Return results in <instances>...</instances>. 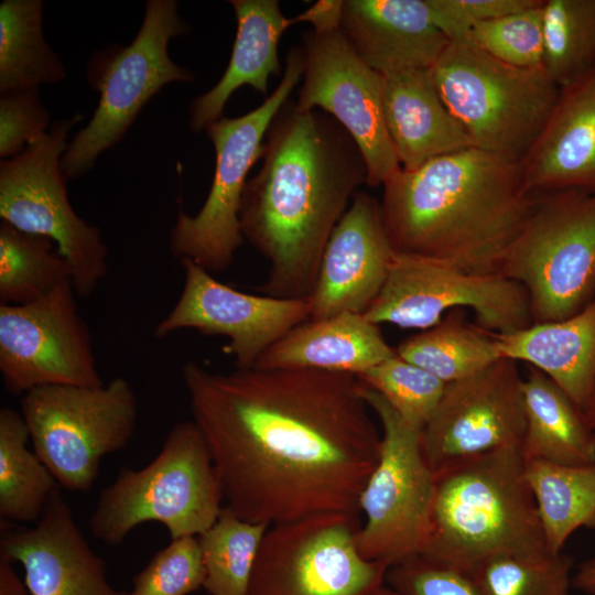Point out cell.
I'll return each mask as SVG.
<instances>
[{
	"instance_id": "cell-1",
	"label": "cell",
	"mask_w": 595,
	"mask_h": 595,
	"mask_svg": "<svg viewBox=\"0 0 595 595\" xmlns=\"http://www.w3.org/2000/svg\"><path fill=\"white\" fill-rule=\"evenodd\" d=\"M225 507L269 527L325 513L361 517L381 431L350 374L313 369L181 371Z\"/></svg>"
},
{
	"instance_id": "cell-2",
	"label": "cell",
	"mask_w": 595,
	"mask_h": 595,
	"mask_svg": "<svg viewBox=\"0 0 595 595\" xmlns=\"http://www.w3.org/2000/svg\"><path fill=\"white\" fill-rule=\"evenodd\" d=\"M259 172L245 185L240 228L269 263L263 295L309 299L332 232L367 167L329 115L284 104L271 122Z\"/></svg>"
},
{
	"instance_id": "cell-3",
	"label": "cell",
	"mask_w": 595,
	"mask_h": 595,
	"mask_svg": "<svg viewBox=\"0 0 595 595\" xmlns=\"http://www.w3.org/2000/svg\"><path fill=\"white\" fill-rule=\"evenodd\" d=\"M382 186L393 252L477 273H499L538 196L523 191L520 161L474 147L400 169Z\"/></svg>"
},
{
	"instance_id": "cell-4",
	"label": "cell",
	"mask_w": 595,
	"mask_h": 595,
	"mask_svg": "<svg viewBox=\"0 0 595 595\" xmlns=\"http://www.w3.org/2000/svg\"><path fill=\"white\" fill-rule=\"evenodd\" d=\"M509 553H551L521 448L502 447L435 469L421 554L468 572L487 558Z\"/></svg>"
},
{
	"instance_id": "cell-5",
	"label": "cell",
	"mask_w": 595,
	"mask_h": 595,
	"mask_svg": "<svg viewBox=\"0 0 595 595\" xmlns=\"http://www.w3.org/2000/svg\"><path fill=\"white\" fill-rule=\"evenodd\" d=\"M223 501L206 442L194 421L185 420L172 426L149 464L119 470L100 491L88 528L108 545L151 521L163 524L171 539L198 537L216 522Z\"/></svg>"
},
{
	"instance_id": "cell-6",
	"label": "cell",
	"mask_w": 595,
	"mask_h": 595,
	"mask_svg": "<svg viewBox=\"0 0 595 595\" xmlns=\"http://www.w3.org/2000/svg\"><path fill=\"white\" fill-rule=\"evenodd\" d=\"M432 73L474 148L520 161L560 96L543 65L506 64L468 41L450 42Z\"/></svg>"
},
{
	"instance_id": "cell-7",
	"label": "cell",
	"mask_w": 595,
	"mask_h": 595,
	"mask_svg": "<svg viewBox=\"0 0 595 595\" xmlns=\"http://www.w3.org/2000/svg\"><path fill=\"white\" fill-rule=\"evenodd\" d=\"M499 273L526 289L533 324L583 310L595 298V191L538 194Z\"/></svg>"
},
{
	"instance_id": "cell-8",
	"label": "cell",
	"mask_w": 595,
	"mask_h": 595,
	"mask_svg": "<svg viewBox=\"0 0 595 595\" xmlns=\"http://www.w3.org/2000/svg\"><path fill=\"white\" fill-rule=\"evenodd\" d=\"M177 8L175 0H148L141 28L130 45L108 46L89 60L87 82L100 98L90 121L74 136L61 159L66 180L91 169L165 85L194 80V74L175 64L167 53L172 37L190 32Z\"/></svg>"
},
{
	"instance_id": "cell-9",
	"label": "cell",
	"mask_w": 595,
	"mask_h": 595,
	"mask_svg": "<svg viewBox=\"0 0 595 595\" xmlns=\"http://www.w3.org/2000/svg\"><path fill=\"white\" fill-rule=\"evenodd\" d=\"M303 73V48L292 47L279 85L259 107L240 117H221L206 127L216 154L212 186L196 215L178 209L170 234L172 256L191 260L212 274L231 266L245 241L239 214L248 172L263 156V138Z\"/></svg>"
},
{
	"instance_id": "cell-10",
	"label": "cell",
	"mask_w": 595,
	"mask_h": 595,
	"mask_svg": "<svg viewBox=\"0 0 595 595\" xmlns=\"http://www.w3.org/2000/svg\"><path fill=\"white\" fill-rule=\"evenodd\" d=\"M20 413L33 451L61 488L89 490L104 457L125 448L138 421L130 382L116 377L99 387L44 386L24 393Z\"/></svg>"
},
{
	"instance_id": "cell-11",
	"label": "cell",
	"mask_w": 595,
	"mask_h": 595,
	"mask_svg": "<svg viewBox=\"0 0 595 595\" xmlns=\"http://www.w3.org/2000/svg\"><path fill=\"white\" fill-rule=\"evenodd\" d=\"M82 120L76 113L14 158L0 163V217L14 228L50 238L72 271L80 298L90 296L108 272V248L100 230L73 209L61 170L68 132Z\"/></svg>"
},
{
	"instance_id": "cell-12",
	"label": "cell",
	"mask_w": 595,
	"mask_h": 595,
	"mask_svg": "<svg viewBox=\"0 0 595 595\" xmlns=\"http://www.w3.org/2000/svg\"><path fill=\"white\" fill-rule=\"evenodd\" d=\"M363 396L379 421L381 443L377 464L360 495L364 521L356 544L365 559L391 566L424 550L434 469L423 451L422 431L405 423L364 382Z\"/></svg>"
},
{
	"instance_id": "cell-13",
	"label": "cell",
	"mask_w": 595,
	"mask_h": 595,
	"mask_svg": "<svg viewBox=\"0 0 595 595\" xmlns=\"http://www.w3.org/2000/svg\"><path fill=\"white\" fill-rule=\"evenodd\" d=\"M361 517L325 513L270 526L249 595H376L389 565L358 551Z\"/></svg>"
},
{
	"instance_id": "cell-14",
	"label": "cell",
	"mask_w": 595,
	"mask_h": 595,
	"mask_svg": "<svg viewBox=\"0 0 595 595\" xmlns=\"http://www.w3.org/2000/svg\"><path fill=\"white\" fill-rule=\"evenodd\" d=\"M455 307L472 309L479 326L493 333L533 324L528 293L520 283L500 273L470 272L396 252L381 291L364 315L377 325L426 329Z\"/></svg>"
},
{
	"instance_id": "cell-15",
	"label": "cell",
	"mask_w": 595,
	"mask_h": 595,
	"mask_svg": "<svg viewBox=\"0 0 595 595\" xmlns=\"http://www.w3.org/2000/svg\"><path fill=\"white\" fill-rule=\"evenodd\" d=\"M72 282L21 305L0 304V372L14 396L44 386L99 387L90 331Z\"/></svg>"
},
{
	"instance_id": "cell-16",
	"label": "cell",
	"mask_w": 595,
	"mask_h": 595,
	"mask_svg": "<svg viewBox=\"0 0 595 595\" xmlns=\"http://www.w3.org/2000/svg\"><path fill=\"white\" fill-rule=\"evenodd\" d=\"M302 48L304 80L296 107L334 118L360 149L366 184L383 185L401 166L386 125L382 75L358 56L339 28L311 30Z\"/></svg>"
},
{
	"instance_id": "cell-17",
	"label": "cell",
	"mask_w": 595,
	"mask_h": 595,
	"mask_svg": "<svg viewBox=\"0 0 595 595\" xmlns=\"http://www.w3.org/2000/svg\"><path fill=\"white\" fill-rule=\"evenodd\" d=\"M522 379L517 361L500 357L482 370L446 383L421 432L435 470L502 447H520L524 433Z\"/></svg>"
},
{
	"instance_id": "cell-18",
	"label": "cell",
	"mask_w": 595,
	"mask_h": 595,
	"mask_svg": "<svg viewBox=\"0 0 595 595\" xmlns=\"http://www.w3.org/2000/svg\"><path fill=\"white\" fill-rule=\"evenodd\" d=\"M182 292L153 329L156 338L192 328L228 338L223 350L236 369H251L259 357L295 326L311 317L309 299H279L238 291L216 280L191 260H180Z\"/></svg>"
},
{
	"instance_id": "cell-19",
	"label": "cell",
	"mask_w": 595,
	"mask_h": 595,
	"mask_svg": "<svg viewBox=\"0 0 595 595\" xmlns=\"http://www.w3.org/2000/svg\"><path fill=\"white\" fill-rule=\"evenodd\" d=\"M60 488L33 527L1 520L0 556L21 564L31 595H127L108 582Z\"/></svg>"
},
{
	"instance_id": "cell-20",
	"label": "cell",
	"mask_w": 595,
	"mask_h": 595,
	"mask_svg": "<svg viewBox=\"0 0 595 595\" xmlns=\"http://www.w3.org/2000/svg\"><path fill=\"white\" fill-rule=\"evenodd\" d=\"M393 250L383 229L380 202L356 192L332 232L318 269L310 320L365 314L381 291Z\"/></svg>"
},
{
	"instance_id": "cell-21",
	"label": "cell",
	"mask_w": 595,
	"mask_h": 595,
	"mask_svg": "<svg viewBox=\"0 0 595 595\" xmlns=\"http://www.w3.org/2000/svg\"><path fill=\"white\" fill-rule=\"evenodd\" d=\"M520 167L527 194L595 191V67L561 89Z\"/></svg>"
},
{
	"instance_id": "cell-22",
	"label": "cell",
	"mask_w": 595,
	"mask_h": 595,
	"mask_svg": "<svg viewBox=\"0 0 595 595\" xmlns=\"http://www.w3.org/2000/svg\"><path fill=\"white\" fill-rule=\"evenodd\" d=\"M339 29L379 74L431 68L450 44L428 0H343Z\"/></svg>"
},
{
	"instance_id": "cell-23",
	"label": "cell",
	"mask_w": 595,
	"mask_h": 595,
	"mask_svg": "<svg viewBox=\"0 0 595 595\" xmlns=\"http://www.w3.org/2000/svg\"><path fill=\"white\" fill-rule=\"evenodd\" d=\"M381 75L386 125L401 169L473 147L443 101L432 67Z\"/></svg>"
},
{
	"instance_id": "cell-24",
	"label": "cell",
	"mask_w": 595,
	"mask_h": 595,
	"mask_svg": "<svg viewBox=\"0 0 595 595\" xmlns=\"http://www.w3.org/2000/svg\"><path fill=\"white\" fill-rule=\"evenodd\" d=\"M396 355L377 324L364 314L340 313L306 321L257 360V369H313L359 376Z\"/></svg>"
},
{
	"instance_id": "cell-25",
	"label": "cell",
	"mask_w": 595,
	"mask_h": 595,
	"mask_svg": "<svg viewBox=\"0 0 595 595\" xmlns=\"http://www.w3.org/2000/svg\"><path fill=\"white\" fill-rule=\"evenodd\" d=\"M237 33L230 60L221 78L213 88L196 97L190 106L188 126L193 131L205 130L223 117L230 96L249 86L267 96L270 76L280 75L279 42L293 24L283 15L278 0H230Z\"/></svg>"
},
{
	"instance_id": "cell-26",
	"label": "cell",
	"mask_w": 595,
	"mask_h": 595,
	"mask_svg": "<svg viewBox=\"0 0 595 595\" xmlns=\"http://www.w3.org/2000/svg\"><path fill=\"white\" fill-rule=\"evenodd\" d=\"M493 335L501 357L539 369L587 412L595 390V298L562 321Z\"/></svg>"
},
{
	"instance_id": "cell-27",
	"label": "cell",
	"mask_w": 595,
	"mask_h": 595,
	"mask_svg": "<svg viewBox=\"0 0 595 595\" xmlns=\"http://www.w3.org/2000/svg\"><path fill=\"white\" fill-rule=\"evenodd\" d=\"M526 459L595 464V433L586 413L548 376L529 366L522 379Z\"/></svg>"
},
{
	"instance_id": "cell-28",
	"label": "cell",
	"mask_w": 595,
	"mask_h": 595,
	"mask_svg": "<svg viewBox=\"0 0 595 595\" xmlns=\"http://www.w3.org/2000/svg\"><path fill=\"white\" fill-rule=\"evenodd\" d=\"M548 550L563 552L576 530L595 529V464L572 466L526 459Z\"/></svg>"
},
{
	"instance_id": "cell-29",
	"label": "cell",
	"mask_w": 595,
	"mask_h": 595,
	"mask_svg": "<svg viewBox=\"0 0 595 595\" xmlns=\"http://www.w3.org/2000/svg\"><path fill=\"white\" fill-rule=\"evenodd\" d=\"M42 0L0 4V93L37 88L66 78L58 55L43 37Z\"/></svg>"
},
{
	"instance_id": "cell-30",
	"label": "cell",
	"mask_w": 595,
	"mask_h": 595,
	"mask_svg": "<svg viewBox=\"0 0 595 595\" xmlns=\"http://www.w3.org/2000/svg\"><path fill=\"white\" fill-rule=\"evenodd\" d=\"M30 434L20 413L0 410V516L11 523H35L58 488L55 478L28 447Z\"/></svg>"
},
{
	"instance_id": "cell-31",
	"label": "cell",
	"mask_w": 595,
	"mask_h": 595,
	"mask_svg": "<svg viewBox=\"0 0 595 595\" xmlns=\"http://www.w3.org/2000/svg\"><path fill=\"white\" fill-rule=\"evenodd\" d=\"M396 353L445 383L473 375L501 357L493 332L466 323L455 311L401 342Z\"/></svg>"
},
{
	"instance_id": "cell-32",
	"label": "cell",
	"mask_w": 595,
	"mask_h": 595,
	"mask_svg": "<svg viewBox=\"0 0 595 595\" xmlns=\"http://www.w3.org/2000/svg\"><path fill=\"white\" fill-rule=\"evenodd\" d=\"M66 282H72L71 268L50 238L1 221L0 304H26Z\"/></svg>"
},
{
	"instance_id": "cell-33",
	"label": "cell",
	"mask_w": 595,
	"mask_h": 595,
	"mask_svg": "<svg viewBox=\"0 0 595 595\" xmlns=\"http://www.w3.org/2000/svg\"><path fill=\"white\" fill-rule=\"evenodd\" d=\"M269 526L244 520L224 506L216 522L198 536L209 595H249L255 562Z\"/></svg>"
},
{
	"instance_id": "cell-34",
	"label": "cell",
	"mask_w": 595,
	"mask_h": 595,
	"mask_svg": "<svg viewBox=\"0 0 595 595\" xmlns=\"http://www.w3.org/2000/svg\"><path fill=\"white\" fill-rule=\"evenodd\" d=\"M543 66L561 89L595 67V0H544Z\"/></svg>"
},
{
	"instance_id": "cell-35",
	"label": "cell",
	"mask_w": 595,
	"mask_h": 595,
	"mask_svg": "<svg viewBox=\"0 0 595 595\" xmlns=\"http://www.w3.org/2000/svg\"><path fill=\"white\" fill-rule=\"evenodd\" d=\"M573 559L561 553L498 554L468 572L478 595H569Z\"/></svg>"
},
{
	"instance_id": "cell-36",
	"label": "cell",
	"mask_w": 595,
	"mask_h": 595,
	"mask_svg": "<svg viewBox=\"0 0 595 595\" xmlns=\"http://www.w3.org/2000/svg\"><path fill=\"white\" fill-rule=\"evenodd\" d=\"M357 377L382 396L405 423L420 431L431 419L446 386L397 353Z\"/></svg>"
},
{
	"instance_id": "cell-37",
	"label": "cell",
	"mask_w": 595,
	"mask_h": 595,
	"mask_svg": "<svg viewBox=\"0 0 595 595\" xmlns=\"http://www.w3.org/2000/svg\"><path fill=\"white\" fill-rule=\"evenodd\" d=\"M543 4L475 24L465 41L517 67L543 65Z\"/></svg>"
},
{
	"instance_id": "cell-38",
	"label": "cell",
	"mask_w": 595,
	"mask_h": 595,
	"mask_svg": "<svg viewBox=\"0 0 595 595\" xmlns=\"http://www.w3.org/2000/svg\"><path fill=\"white\" fill-rule=\"evenodd\" d=\"M205 570L197 537L171 539L134 575L127 595H188L203 587Z\"/></svg>"
},
{
	"instance_id": "cell-39",
	"label": "cell",
	"mask_w": 595,
	"mask_h": 595,
	"mask_svg": "<svg viewBox=\"0 0 595 595\" xmlns=\"http://www.w3.org/2000/svg\"><path fill=\"white\" fill-rule=\"evenodd\" d=\"M386 583L397 595H478L468 573L423 554L391 565Z\"/></svg>"
},
{
	"instance_id": "cell-40",
	"label": "cell",
	"mask_w": 595,
	"mask_h": 595,
	"mask_svg": "<svg viewBox=\"0 0 595 595\" xmlns=\"http://www.w3.org/2000/svg\"><path fill=\"white\" fill-rule=\"evenodd\" d=\"M50 113L37 88L1 93L0 156L11 159L48 131Z\"/></svg>"
},
{
	"instance_id": "cell-41",
	"label": "cell",
	"mask_w": 595,
	"mask_h": 595,
	"mask_svg": "<svg viewBox=\"0 0 595 595\" xmlns=\"http://www.w3.org/2000/svg\"><path fill=\"white\" fill-rule=\"evenodd\" d=\"M542 0H428L433 20L450 42L465 41L477 23L539 4Z\"/></svg>"
},
{
	"instance_id": "cell-42",
	"label": "cell",
	"mask_w": 595,
	"mask_h": 595,
	"mask_svg": "<svg viewBox=\"0 0 595 595\" xmlns=\"http://www.w3.org/2000/svg\"><path fill=\"white\" fill-rule=\"evenodd\" d=\"M342 9L343 0H321L292 19V22L311 23L315 31L336 29L340 24Z\"/></svg>"
},
{
	"instance_id": "cell-43",
	"label": "cell",
	"mask_w": 595,
	"mask_h": 595,
	"mask_svg": "<svg viewBox=\"0 0 595 595\" xmlns=\"http://www.w3.org/2000/svg\"><path fill=\"white\" fill-rule=\"evenodd\" d=\"M12 564L10 560L0 556V595H31Z\"/></svg>"
},
{
	"instance_id": "cell-44",
	"label": "cell",
	"mask_w": 595,
	"mask_h": 595,
	"mask_svg": "<svg viewBox=\"0 0 595 595\" xmlns=\"http://www.w3.org/2000/svg\"><path fill=\"white\" fill-rule=\"evenodd\" d=\"M572 587L595 595V556L578 564L572 577Z\"/></svg>"
},
{
	"instance_id": "cell-45",
	"label": "cell",
	"mask_w": 595,
	"mask_h": 595,
	"mask_svg": "<svg viewBox=\"0 0 595 595\" xmlns=\"http://www.w3.org/2000/svg\"><path fill=\"white\" fill-rule=\"evenodd\" d=\"M586 415L589 420V423L594 430V433H595V390H594V394H593V398H592V402L589 404V408L586 412Z\"/></svg>"
},
{
	"instance_id": "cell-46",
	"label": "cell",
	"mask_w": 595,
	"mask_h": 595,
	"mask_svg": "<svg viewBox=\"0 0 595 595\" xmlns=\"http://www.w3.org/2000/svg\"><path fill=\"white\" fill-rule=\"evenodd\" d=\"M376 595H397V594L388 586H383L377 592Z\"/></svg>"
}]
</instances>
